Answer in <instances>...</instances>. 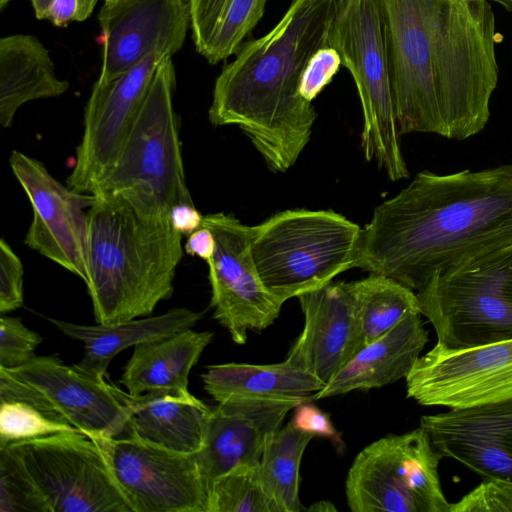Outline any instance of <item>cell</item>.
I'll use <instances>...</instances> for the list:
<instances>
[{"mask_svg": "<svg viewBox=\"0 0 512 512\" xmlns=\"http://www.w3.org/2000/svg\"><path fill=\"white\" fill-rule=\"evenodd\" d=\"M400 134L465 140L490 117L498 83L487 0H378Z\"/></svg>", "mask_w": 512, "mask_h": 512, "instance_id": "obj_1", "label": "cell"}, {"mask_svg": "<svg viewBox=\"0 0 512 512\" xmlns=\"http://www.w3.org/2000/svg\"><path fill=\"white\" fill-rule=\"evenodd\" d=\"M512 244V164L421 171L375 207L355 266L420 290L443 272Z\"/></svg>", "mask_w": 512, "mask_h": 512, "instance_id": "obj_2", "label": "cell"}, {"mask_svg": "<svg viewBox=\"0 0 512 512\" xmlns=\"http://www.w3.org/2000/svg\"><path fill=\"white\" fill-rule=\"evenodd\" d=\"M337 0H291L277 24L244 42L215 80L208 110L214 126L236 125L273 173L292 167L317 118L299 94L311 57L329 46Z\"/></svg>", "mask_w": 512, "mask_h": 512, "instance_id": "obj_3", "label": "cell"}, {"mask_svg": "<svg viewBox=\"0 0 512 512\" xmlns=\"http://www.w3.org/2000/svg\"><path fill=\"white\" fill-rule=\"evenodd\" d=\"M169 209L142 192L91 195L86 283L96 323L146 317L173 293L184 254Z\"/></svg>", "mask_w": 512, "mask_h": 512, "instance_id": "obj_4", "label": "cell"}, {"mask_svg": "<svg viewBox=\"0 0 512 512\" xmlns=\"http://www.w3.org/2000/svg\"><path fill=\"white\" fill-rule=\"evenodd\" d=\"M132 512L98 443L81 431L0 447V512Z\"/></svg>", "mask_w": 512, "mask_h": 512, "instance_id": "obj_5", "label": "cell"}, {"mask_svg": "<svg viewBox=\"0 0 512 512\" xmlns=\"http://www.w3.org/2000/svg\"><path fill=\"white\" fill-rule=\"evenodd\" d=\"M252 227L259 276L283 303L355 266L362 229L335 211L289 209Z\"/></svg>", "mask_w": 512, "mask_h": 512, "instance_id": "obj_6", "label": "cell"}, {"mask_svg": "<svg viewBox=\"0 0 512 512\" xmlns=\"http://www.w3.org/2000/svg\"><path fill=\"white\" fill-rule=\"evenodd\" d=\"M328 45L340 55L358 91L365 159L375 161L391 181L407 178L378 0H337Z\"/></svg>", "mask_w": 512, "mask_h": 512, "instance_id": "obj_7", "label": "cell"}, {"mask_svg": "<svg viewBox=\"0 0 512 512\" xmlns=\"http://www.w3.org/2000/svg\"><path fill=\"white\" fill-rule=\"evenodd\" d=\"M417 297L444 348L512 339V244L435 273Z\"/></svg>", "mask_w": 512, "mask_h": 512, "instance_id": "obj_8", "label": "cell"}, {"mask_svg": "<svg viewBox=\"0 0 512 512\" xmlns=\"http://www.w3.org/2000/svg\"><path fill=\"white\" fill-rule=\"evenodd\" d=\"M171 56L158 65L121 152L90 195L134 190L158 199L169 210L194 204L185 178Z\"/></svg>", "mask_w": 512, "mask_h": 512, "instance_id": "obj_9", "label": "cell"}, {"mask_svg": "<svg viewBox=\"0 0 512 512\" xmlns=\"http://www.w3.org/2000/svg\"><path fill=\"white\" fill-rule=\"evenodd\" d=\"M442 456L422 427L362 449L346 478L353 512H450L438 473Z\"/></svg>", "mask_w": 512, "mask_h": 512, "instance_id": "obj_10", "label": "cell"}, {"mask_svg": "<svg viewBox=\"0 0 512 512\" xmlns=\"http://www.w3.org/2000/svg\"><path fill=\"white\" fill-rule=\"evenodd\" d=\"M91 438L132 512H207L208 487L195 453L168 450L128 434Z\"/></svg>", "mask_w": 512, "mask_h": 512, "instance_id": "obj_11", "label": "cell"}, {"mask_svg": "<svg viewBox=\"0 0 512 512\" xmlns=\"http://www.w3.org/2000/svg\"><path fill=\"white\" fill-rule=\"evenodd\" d=\"M202 226L215 238L213 257L207 262L214 318L239 345L249 330L262 331L278 318L284 304L263 284L251 252L253 227L223 212L203 217Z\"/></svg>", "mask_w": 512, "mask_h": 512, "instance_id": "obj_12", "label": "cell"}, {"mask_svg": "<svg viewBox=\"0 0 512 512\" xmlns=\"http://www.w3.org/2000/svg\"><path fill=\"white\" fill-rule=\"evenodd\" d=\"M407 397L424 406L466 408L512 399V339L467 349L436 344L405 377Z\"/></svg>", "mask_w": 512, "mask_h": 512, "instance_id": "obj_13", "label": "cell"}, {"mask_svg": "<svg viewBox=\"0 0 512 512\" xmlns=\"http://www.w3.org/2000/svg\"><path fill=\"white\" fill-rule=\"evenodd\" d=\"M153 52L110 79H98L84 109L83 134L67 177L71 189L90 195L117 160L161 60Z\"/></svg>", "mask_w": 512, "mask_h": 512, "instance_id": "obj_14", "label": "cell"}, {"mask_svg": "<svg viewBox=\"0 0 512 512\" xmlns=\"http://www.w3.org/2000/svg\"><path fill=\"white\" fill-rule=\"evenodd\" d=\"M9 164L33 210L25 244L86 284L91 195L62 184L40 161L20 151H12Z\"/></svg>", "mask_w": 512, "mask_h": 512, "instance_id": "obj_15", "label": "cell"}, {"mask_svg": "<svg viewBox=\"0 0 512 512\" xmlns=\"http://www.w3.org/2000/svg\"><path fill=\"white\" fill-rule=\"evenodd\" d=\"M6 370L37 389L72 426L89 437L120 436L135 408L136 396L76 364L66 365L56 355L35 356Z\"/></svg>", "mask_w": 512, "mask_h": 512, "instance_id": "obj_16", "label": "cell"}, {"mask_svg": "<svg viewBox=\"0 0 512 512\" xmlns=\"http://www.w3.org/2000/svg\"><path fill=\"white\" fill-rule=\"evenodd\" d=\"M97 19L102 80L120 75L153 52L172 56L182 48L190 25L185 0L104 2Z\"/></svg>", "mask_w": 512, "mask_h": 512, "instance_id": "obj_17", "label": "cell"}, {"mask_svg": "<svg viewBox=\"0 0 512 512\" xmlns=\"http://www.w3.org/2000/svg\"><path fill=\"white\" fill-rule=\"evenodd\" d=\"M434 449L483 478L512 482V399L425 415Z\"/></svg>", "mask_w": 512, "mask_h": 512, "instance_id": "obj_18", "label": "cell"}, {"mask_svg": "<svg viewBox=\"0 0 512 512\" xmlns=\"http://www.w3.org/2000/svg\"><path fill=\"white\" fill-rule=\"evenodd\" d=\"M304 327L286 361L327 384L362 349L351 282H329L298 297Z\"/></svg>", "mask_w": 512, "mask_h": 512, "instance_id": "obj_19", "label": "cell"}, {"mask_svg": "<svg viewBox=\"0 0 512 512\" xmlns=\"http://www.w3.org/2000/svg\"><path fill=\"white\" fill-rule=\"evenodd\" d=\"M300 401L230 399L215 406L208 417L202 448L195 453L209 485L238 466H258L269 437Z\"/></svg>", "mask_w": 512, "mask_h": 512, "instance_id": "obj_20", "label": "cell"}, {"mask_svg": "<svg viewBox=\"0 0 512 512\" xmlns=\"http://www.w3.org/2000/svg\"><path fill=\"white\" fill-rule=\"evenodd\" d=\"M427 341L420 313H408L388 332L358 351L315 394V400L380 388L405 378Z\"/></svg>", "mask_w": 512, "mask_h": 512, "instance_id": "obj_21", "label": "cell"}, {"mask_svg": "<svg viewBox=\"0 0 512 512\" xmlns=\"http://www.w3.org/2000/svg\"><path fill=\"white\" fill-rule=\"evenodd\" d=\"M202 317L203 312L173 308L158 316L112 324L80 325L49 320L66 336L83 342L84 357L76 365L96 377L105 378L110 362L124 349L192 328Z\"/></svg>", "mask_w": 512, "mask_h": 512, "instance_id": "obj_22", "label": "cell"}, {"mask_svg": "<svg viewBox=\"0 0 512 512\" xmlns=\"http://www.w3.org/2000/svg\"><path fill=\"white\" fill-rule=\"evenodd\" d=\"M214 333L183 330L161 340L139 344L119 382L132 396L149 392L187 393L188 376Z\"/></svg>", "mask_w": 512, "mask_h": 512, "instance_id": "obj_23", "label": "cell"}, {"mask_svg": "<svg viewBox=\"0 0 512 512\" xmlns=\"http://www.w3.org/2000/svg\"><path fill=\"white\" fill-rule=\"evenodd\" d=\"M211 410L190 392L145 393L136 396L125 432L168 450L194 454L202 448Z\"/></svg>", "mask_w": 512, "mask_h": 512, "instance_id": "obj_24", "label": "cell"}, {"mask_svg": "<svg viewBox=\"0 0 512 512\" xmlns=\"http://www.w3.org/2000/svg\"><path fill=\"white\" fill-rule=\"evenodd\" d=\"M69 88L55 72L49 51L33 35L0 39V124L11 126L18 109L37 99L53 98Z\"/></svg>", "mask_w": 512, "mask_h": 512, "instance_id": "obj_25", "label": "cell"}, {"mask_svg": "<svg viewBox=\"0 0 512 512\" xmlns=\"http://www.w3.org/2000/svg\"><path fill=\"white\" fill-rule=\"evenodd\" d=\"M206 392L217 402L230 399L315 400L325 383L286 360L276 364L226 363L211 365L202 374Z\"/></svg>", "mask_w": 512, "mask_h": 512, "instance_id": "obj_26", "label": "cell"}, {"mask_svg": "<svg viewBox=\"0 0 512 512\" xmlns=\"http://www.w3.org/2000/svg\"><path fill=\"white\" fill-rule=\"evenodd\" d=\"M269 0H188L196 51L215 65L236 54Z\"/></svg>", "mask_w": 512, "mask_h": 512, "instance_id": "obj_27", "label": "cell"}, {"mask_svg": "<svg viewBox=\"0 0 512 512\" xmlns=\"http://www.w3.org/2000/svg\"><path fill=\"white\" fill-rule=\"evenodd\" d=\"M79 431L34 387L0 367V447Z\"/></svg>", "mask_w": 512, "mask_h": 512, "instance_id": "obj_28", "label": "cell"}, {"mask_svg": "<svg viewBox=\"0 0 512 512\" xmlns=\"http://www.w3.org/2000/svg\"><path fill=\"white\" fill-rule=\"evenodd\" d=\"M314 437L290 420L266 442L257 471L278 512L305 510L299 497V470L304 451Z\"/></svg>", "mask_w": 512, "mask_h": 512, "instance_id": "obj_29", "label": "cell"}, {"mask_svg": "<svg viewBox=\"0 0 512 512\" xmlns=\"http://www.w3.org/2000/svg\"><path fill=\"white\" fill-rule=\"evenodd\" d=\"M351 287L363 347L388 332L408 313H420L417 293L392 278L369 274L352 281Z\"/></svg>", "mask_w": 512, "mask_h": 512, "instance_id": "obj_30", "label": "cell"}, {"mask_svg": "<svg viewBox=\"0 0 512 512\" xmlns=\"http://www.w3.org/2000/svg\"><path fill=\"white\" fill-rule=\"evenodd\" d=\"M257 467L238 466L213 480L207 512H278L261 484Z\"/></svg>", "mask_w": 512, "mask_h": 512, "instance_id": "obj_31", "label": "cell"}, {"mask_svg": "<svg viewBox=\"0 0 512 512\" xmlns=\"http://www.w3.org/2000/svg\"><path fill=\"white\" fill-rule=\"evenodd\" d=\"M43 338L27 328L20 318L0 317V367L13 369L35 357Z\"/></svg>", "mask_w": 512, "mask_h": 512, "instance_id": "obj_32", "label": "cell"}, {"mask_svg": "<svg viewBox=\"0 0 512 512\" xmlns=\"http://www.w3.org/2000/svg\"><path fill=\"white\" fill-rule=\"evenodd\" d=\"M450 512H512V482L483 480L458 502L450 503Z\"/></svg>", "mask_w": 512, "mask_h": 512, "instance_id": "obj_33", "label": "cell"}, {"mask_svg": "<svg viewBox=\"0 0 512 512\" xmlns=\"http://www.w3.org/2000/svg\"><path fill=\"white\" fill-rule=\"evenodd\" d=\"M24 267L11 246L0 241V312H12L23 304Z\"/></svg>", "mask_w": 512, "mask_h": 512, "instance_id": "obj_34", "label": "cell"}, {"mask_svg": "<svg viewBox=\"0 0 512 512\" xmlns=\"http://www.w3.org/2000/svg\"><path fill=\"white\" fill-rule=\"evenodd\" d=\"M342 66L338 52L327 46L318 50L309 60L299 85V94L312 102L332 81Z\"/></svg>", "mask_w": 512, "mask_h": 512, "instance_id": "obj_35", "label": "cell"}, {"mask_svg": "<svg viewBox=\"0 0 512 512\" xmlns=\"http://www.w3.org/2000/svg\"><path fill=\"white\" fill-rule=\"evenodd\" d=\"M36 18L48 20L57 27L89 18L97 0H29Z\"/></svg>", "mask_w": 512, "mask_h": 512, "instance_id": "obj_36", "label": "cell"}, {"mask_svg": "<svg viewBox=\"0 0 512 512\" xmlns=\"http://www.w3.org/2000/svg\"><path fill=\"white\" fill-rule=\"evenodd\" d=\"M291 421L297 428L315 436L333 438L337 435L328 415L309 402L302 403L295 408Z\"/></svg>", "mask_w": 512, "mask_h": 512, "instance_id": "obj_37", "label": "cell"}, {"mask_svg": "<svg viewBox=\"0 0 512 512\" xmlns=\"http://www.w3.org/2000/svg\"><path fill=\"white\" fill-rule=\"evenodd\" d=\"M169 212L173 227L181 235L188 236L202 227L204 216L200 214L194 204L177 205L172 207Z\"/></svg>", "mask_w": 512, "mask_h": 512, "instance_id": "obj_38", "label": "cell"}, {"mask_svg": "<svg viewBox=\"0 0 512 512\" xmlns=\"http://www.w3.org/2000/svg\"><path fill=\"white\" fill-rule=\"evenodd\" d=\"M184 251L188 255L197 256L207 263L213 257L215 251V238L212 231L202 226L188 235Z\"/></svg>", "mask_w": 512, "mask_h": 512, "instance_id": "obj_39", "label": "cell"}, {"mask_svg": "<svg viewBox=\"0 0 512 512\" xmlns=\"http://www.w3.org/2000/svg\"><path fill=\"white\" fill-rule=\"evenodd\" d=\"M306 511H336L334 505L327 501H321L312 504L309 508H305Z\"/></svg>", "mask_w": 512, "mask_h": 512, "instance_id": "obj_40", "label": "cell"}, {"mask_svg": "<svg viewBox=\"0 0 512 512\" xmlns=\"http://www.w3.org/2000/svg\"><path fill=\"white\" fill-rule=\"evenodd\" d=\"M487 1H489V2L492 1V2L498 3L499 5L504 7L506 10L512 12V0H487Z\"/></svg>", "mask_w": 512, "mask_h": 512, "instance_id": "obj_41", "label": "cell"}, {"mask_svg": "<svg viewBox=\"0 0 512 512\" xmlns=\"http://www.w3.org/2000/svg\"><path fill=\"white\" fill-rule=\"evenodd\" d=\"M11 0H0V9L3 10Z\"/></svg>", "mask_w": 512, "mask_h": 512, "instance_id": "obj_42", "label": "cell"}, {"mask_svg": "<svg viewBox=\"0 0 512 512\" xmlns=\"http://www.w3.org/2000/svg\"><path fill=\"white\" fill-rule=\"evenodd\" d=\"M112 1H115V0H104V2H112Z\"/></svg>", "mask_w": 512, "mask_h": 512, "instance_id": "obj_43", "label": "cell"}]
</instances>
